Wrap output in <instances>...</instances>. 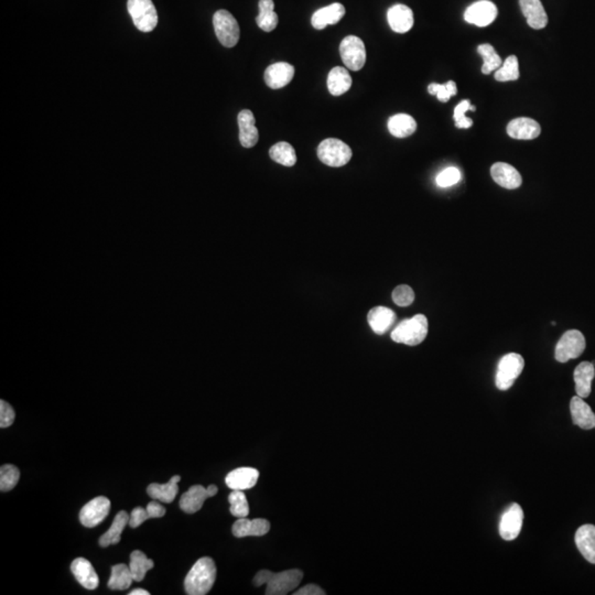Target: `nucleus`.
<instances>
[{
    "mask_svg": "<svg viewBox=\"0 0 595 595\" xmlns=\"http://www.w3.org/2000/svg\"><path fill=\"white\" fill-rule=\"evenodd\" d=\"M352 86V77L348 70L336 67L331 70L327 76V88L333 96H341L346 93Z\"/></svg>",
    "mask_w": 595,
    "mask_h": 595,
    "instance_id": "30",
    "label": "nucleus"
},
{
    "mask_svg": "<svg viewBox=\"0 0 595 595\" xmlns=\"http://www.w3.org/2000/svg\"><path fill=\"white\" fill-rule=\"evenodd\" d=\"M272 576H274V572L268 571V570H261L254 578V585H255V587H261L263 585H268V582L270 581L271 578H272Z\"/></svg>",
    "mask_w": 595,
    "mask_h": 595,
    "instance_id": "47",
    "label": "nucleus"
},
{
    "mask_svg": "<svg viewBox=\"0 0 595 595\" xmlns=\"http://www.w3.org/2000/svg\"><path fill=\"white\" fill-rule=\"evenodd\" d=\"M318 157L329 167H343L352 159V149L340 139H325L318 147Z\"/></svg>",
    "mask_w": 595,
    "mask_h": 595,
    "instance_id": "3",
    "label": "nucleus"
},
{
    "mask_svg": "<svg viewBox=\"0 0 595 595\" xmlns=\"http://www.w3.org/2000/svg\"><path fill=\"white\" fill-rule=\"evenodd\" d=\"M585 350V338L578 329H569L555 346V357L559 363L581 357Z\"/></svg>",
    "mask_w": 595,
    "mask_h": 595,
    "instance_id": "7",
    "label": "nucleus"
},
{
    "mask_svg": "<svg viewBox=\"0 0 595 595\" xmlns=\"http://www.w3.org/2000/svg\"><path fill=\"white\" fill-rule=\"evenodd\" d=\"M129 523V516L125 510H120L117 515L115 516L111 528L99 538L101 547L106 548L112 545H117L120 541V537L124 529Z\"/></svg>",
    "mask_w": 595,
    "mask_h": 595,
    "instance_id": "31",
    "label": "nucleus"
},
{
    "mask_svg": "<svg viewBox=\"0 0 595 595\" xmlns=\"http://www.w3.org/2000/svg\"><path fill=\"white\" fill-rule=\"evenodd\" d=\"M428 90L431 95H436L437 99L442 103H446L451 99L452 96H455L457 94V88L453 81H449L446 84L432 83L428 86Z\"/></svg>",
    "mask_w": 595,
    "mask_h": 595,
    "instance_id": "41",
    "label": "nucleus"
},
{
    "mask_svg": "<svg viewBox=\"0 0 595 595\" xmlns=\"http://www.w3.org/2000/svg\"><path fill=\"white\" fill-rule=\"evenodd\" d=\"M519 79V60L515 56H508L502 67L495 73V80L498 82H510Z\"/></svg>",
    "mask_w": 595,
    "mask_h": 595,
    "instance_id": "38",
    "label": "nucleus"
},
{
    "mask_svg": "<svg viewBox=\"0 0 595 595\" xmlns=\"http://www.w3.org/2000/svg\"><path fill=\"white\" fill-rule=\"evenodd\" d=\"M239 127V141L245 148H253L259 139V133L256 128L255 116L250 109H244L237 117Z\"/></svg>",
    "mask_w": 595,
    "mask_h": 595,
    "instance_id": "14",
    "label": "nucleus"
},
{
    "mask_svg": "<svg viewBox=\"0 0 595 595\" xmlns=\"http://www.w3.org/2000/svg\"><path fill=\"white\" fill-rule=\"evenodd\" d=\"M213 24L218 40L226 48H233L238 43L239 31L238 22L227 10L216 11L213 17Z\"/></svg>",
    "mask_w": 595,
    "mask_h": 595,
    "instance_id": "6",
    "label": "nucleus"
},
{
    "mask_svg": "<svg viewBox=\"0 0 595 595\" xmlns=\"http://www.w3.org/2000/svg\"><path fill=\"white\" fill-rule=\"evenodd\" d=\"M388 131L393 137L406 138L417 131V122L410 115L397 114L388 120Z\"/></svg>",
    "mask_w": 595,
    "mask_h": 595,
    "instance_id": "29",
    "label": "nucleus"
},
{
    "mask_svg": "<svg viewBox=\"0 0 595 595\" xmlns=\"http://www.w3.org/2000/svg\"><path fill=\"white\" fill-rule=\"evenodd\" d=\"M165 515V508L159 503H149L147 508L136 507L129 516V526L137 528L149 519H160Z\"/></svg>",
    "mask_w": 595,
    "mask_h": 595,
    "instance_id": "32",
    "label": "nucleus"
},
{
    "mask_svg": "<svg viewBox=\"0 0 595 595\" xmlns=\"http://www.w3.org/2000/svg\"><path fill=\"white\" fill-rule=\"evenodd\" d=\"M295 595H325V591L319 585H308L306 587H301L299 590L295 591Z\"/></svg>",
    "mask_w": 595,
    "mask_h": 595,
    "instance_id": "46",
    "label": "nucleus"
},
{
    "mask_svg": "<svg viewBox=\"0 0 595 595\" xmlns=\"http://www.w3.org/2000/svg\"><path fill=\"white\" fill-rule=\"evenodd\" d=\"M127 9L137 29L150 32L157 27V9L152 0H128Z\"/></svg>",
    "mask_w": 595,
    "mask_h": 595,
    "instance_id": "4",
    "label": "nucleus"
},
{
    "mask_svg": "<svg viewBox=\"0 0 595 595\" xmlns=\"http://www.w3.org/2000/svg\"><path fill=\"white\" fill-rule=\"evenodd\" d=\"M303 578V572L297 569L274 573L266 589L267 595H286L295 590Z\"/></svg>",
    "mask_w": 595,
    "mask_h": 595,
    "instance_id": "9",
    "label": "nucleus"
},
{
    "mask_svg": "<svg viewBox=\"0 0 595 595\" xmlns=\"http://www.w3.org/2000/svg\"><path fill=\"white\" fill-rule=\"evenodd\" d=\"M209 497L212 496L208 489L202 485H193L181 496L180 508L186 514L197 513Z\"/></svg>",
    "mask_w": 595,
    "mask_h": 595,
    "instance_id": "27",
    "label": "nucleus"
},
{
    "mask_svg": "<svg viewBox=\"0 0 595 595\" xmlns=\"http://www.w3.org/2000/svg\"><path fill=\"white\" fill-rule=\"evenodd\" d=\"M393 301L399 307L410 306L415 301V293L409 286L402 284L393 289Z\"/></svg>",
    "mask_w": 595,
    "mask_h": 595,
    "instance_id": "42",
    "label": "nucleus"
},
{
    "mask_svg": "<svg viewBox=\"0 0 595 595\" xmlns=\"http://www.w3.org/2000/svg\"><path fill=\"white\" fill-rule=\"evenodd\" d=\"M180 481V476L174 475L170 478V481L168 482V483L150 484L148 489H147V493H148L149 496L152 497V500H160V502L170 504V503H172L173 500H174L177 494H178V483Z\"/></svg>",
    "mask_w": 595,
    "mask_h": 595,
    "instance_id": "28",
    "label": "nucleus"
},
{
    "mask_svg": "<svg viewBox=\"0 0 595 595\" xmlns=\"http://www.w3.org/2000/svg\"><path fill=\"white\" fill-rule=\"evenodd\" d=\"M595 376V366L590 361H582L574 370L573 378L576 391L581 398L590 396L592 391V380Z\"/></svg>",
    "mask_w": 595,
    "mask_h": 595,
    "instance_id": "25",
    "label": "nucleus"
},
{
    "mask_svg": "<svg viewBox=\"0 0 595 595\" xmlns=\"http://www.w3.org/2000/svg\"><path fill=\"white\" fill-rule=\"evenodd\" d=\"M519 5L529 27L536 30L547 27L548 16L540 0H519Z\"/></svg>",
    "mask_w": 595,
    "mask_h": 595,
    "instance_id": "19",
    "label": "nucleus"
},
{
    "mask_svg": "<svg viewBox=\"0 0 595 595\" xmlns=\"http://www.w3.org/2000/svg\"><path fill=\"white\" fill-rule=\"evenodd\" d=\"M497 7L489 0H481L471 5L464 13V19L478 27H487L497 17Z\"/></svg>",
    "mask_w": 595,
    "mask_h": 595,
    "instance_id": "12",
    "label": "nucleus"
},
{
    "mask_svg": "<svg viewBox=\"0 0 595 595\" xmlns=\"http://www.w3.org/2000/svg\"><path fill=\"white\" fill-rule=\"evenodd\" d=\"M71 571L79 583L88 590H95L99 587V576L90 561L85 558L75 559L71 564Z\"/></svg>",
    "mask_w": 595,
    "mask_h": 595,
    "instance_id": "20",
    "label": "nucleus"
},
{
    "mask_svg": "<svg viewBox=\"0 0 595 595\" xmlns=\"http://www.w3.org/2000/svg\"><path fill=\"white\" fill-rule=\"evenodd\" d=\"M216 580V566L213 559L203 557L195 562L184 580L186 594H208Z\"/></svg>",
    "mask_w": 595,
    "mask_h": 595,
    "instance_id": "1",
    "label": "nucleus"
},
{
    "mask_svg": "<svg viewBox=\"0 0 595 595\" xmlns=\"http://www.w3.org/2000/svg\"><path fill=\"white\" fill-rule=\"evenodd\" d=\"M269 156L275 163L284 165V167H293L297 163V154L295 149L288 142H278L271 147L269 150Z\"/></svg>",
    "mask_w": 595,
    "mask_h": 595,
    "instance_id": "35",
    "label": "nucleus"
},
{
    "mask_svg": "<svg viewBox=\"0 0 595 595\" xmlns=\"http://www.w3.org/2000/svg\"><path fill=\"white\" fill-rule=\"evenodd\" d=\"M259 14L256 17L258 27L265 32L274 31L278 26V16L275 13L274 0H259Z\"/></svg>",
    "mask_w": 595,
    "mask_h": 595,
    "instance_id": "33",
    "label": "nucleus"
},
{
    "mask_svg": "<svg viewBox=\"0 0 595 595\" xmlns=\"http://www.w3.org/2000/svg\"><path fill=\"white\" fill-rule=\"evenodd\" d=\"M345 15V8L342 3H334L319 9L312 16L311 24L314 29L323 30L329 24H336Z\"/></svg>",
    "mask_w": 595,
    "mask_h": 595,
    "instance_id": "23",
    "label": "nucleus"
},
{
    "mask_svg": "<svg viewBox=\"0 0 595 595\" xmlns=\"http://www.w3.org/2000/svg\"><path fill=\"white\" fill-rule=\"evenodd\" d=\"M491 176L498 186L508 190L517 189L523 182L521 173L508 163H497L491 165Z\"/></svg>",
    "mask_w": 595,
    "mask_h": 595,
    "instance_id": "16",
    "label": "nucleus"
},
{
    "mask_svg": "<svg viewBox=\"0 0 595 595\" xmlns=\"http://www.w3.org/2000/svg\"><path fill=\"white\" fill-rule=\"evenodd\" d=\"M111 510V500L99 496L90 500L80 512V521L86 528H94L106 519Z\"/></svg>",
    "mask_w": 595,
    "mask_h": 595,
    "instance_id": "10",
    "label": "nucleus"
},
{
    "mask_svg": "<svg viewBox=\"0 0 595 595\" xmlns=\"http://www.w3.org/2000/svg\"><path fill=\"white\" fill-rule=\"evenodd\" d=\"M269 530H270V523L267 519H247L246 517L238 519V521H235L233 528H231L233 535L237 538H244V537L248 536H265Z\"/></svg>",
    "mask_w": 595,
    "mask_h": 595,
    "instance_id": "21",
    "label": "nucleus"
},
{
    "mask_svg": "<svg viewBox=\"0 0 595 595\" xmlns=\"http://www.w3.org/2000/svg\"><path fill=\"white\" fill-rule=\"evenodd\" d=\"M525 361L517 353L506 354L503 357L497 367L495 384L500 391H507L515 383L519 375L523 372Z\"/></svg>",
    "mask_w": 595,
    "mask_h": 595,
    "instance_id": "5",
    "label": "nucleus"
},
{
    "mask_svg": "<svg viewBox=\"0 0 595 595\" xmlns=\"http://www.w3.org/2000/svg\"><path fill=\"white\" fill-rule=\"evenodd\" d=\"M259 472L253 468H238L229 472L225 483L231 491H245L253 489L257 483Z\"/></svg>",
    "mask_w": 595,
    "mask_h": 595,
    "instance_id": "17",
    "label": "nucleus"
},
{
    "mask_svg": "<svg viewBox=\"0 0 595 595\" xmlns=\"http://www.w3.org/2000/svg\"><path fill=\"white\" fill-rule=\"evenodd\" d=\"M368 325L376 334H384L396 321V313L386 307H375L367 316Z\"/></svg>",
    "mask_w": 595,
    "mask_h": 595,
    "instance_id": "26",
    "label": "nucleus"
},
{
    "mask_svg": "<svg viewBox=\"0 0 595 595\" xmlns=\"http://www.w3.org/2000/svg\"><path fill=\"white\" fill-rule=\"evenodd\" d=\"M461 179V173L459 169L455 167L446 168L439 173L437 177V184L440 188H449V186H455Z\"/></svg>",
    "mask_w": 595,
    "mask_h": 595,
    "instance_id": "44",
    "label": "nucleus"
},
{
    "mask_svg": "<svg viewBox=\"0 0 595 595\" xmlns=\"http://www.w3.org/2000/svg\"><path fill=\"white\" fill-rule=\"evenodd\" d=\"M470 107L471 103L468 99H466V101H461L460 104L455 107L453 117H455V126H457V128L468 129V128H470L471 126L473 125V120L465 116L466 112L470 111Z\"/></svg>",
    "mask_w": 595,
    "mask_h": 595,
    "instance_id": "43",
    "label": "nucleus"
},
{
    "mask_svg": "<svg viewBox=\"0 0 595 595\" xmlns=\"http://www.w3.org/2000/svg\"><path fill=\"white\" fill-rule=\"evenodd\" d=\"M133 582L131 568L125 564H116L112 568V576L108 581L111 590H127Z\"/></svg>",
    "mask_w": 595,
    "mask_h": 595,
    "instance_id": "34",
    "label": "nucleus"
},
{
    "mask_svg": "<svg viewBox=\"0 0 595 595\" xmlns=\"http://www.w3.org/2000/svg\"><path fill=\"white\" fill-rule=\"evenodd\" d=\"M150 593L147 590H144V589H135V590L131 591L129 593V595H149Z\"/></svg>",
    "mask_w": 595,
    "mask_h": 595,
    "instance_id": "48",
    "label": "nucleus"
},
{
    "mask_svg": "<svg viewBox=\"0 0 595 595\" xmlns=\"http://www.w3.org/2000/svg\"><path fill=\"white\" fill-rule=\"evenodd\" d=\"M478 52L483 58V67L482 72L484 74H489L493 71H497L502 67V59L496 54L494 47L491 44H481L478 48Z\"/></svg>",
    "mask_w": 595,
    "mask_h": 595,
    "instance_id": "37",
    "label": "nucleus"
},
{
    "mask_svg": "<svg viewBox=\"0 0 595 595\" xmlns=\"http://www.w3.org/2000/svg\"><path fill=\"white\" fill-rule=\"evenodd\" d=\"M20 478L18 468L13 464H5L0 468V489L9 491L14 489Z\"/></svg>",
    "mask_w": 595,
    "mask_h": 595,
    "instance_id": "40",
    "label": "nucleus"
},
{
    "mask_svg": "<svg viewBox=\"0 0 595 595\" xmlns=\"http://www.w3.org/2000/svg\"><path fill=\"white\" fill-rule=\"evenodd\" d=\"M541 133V128L532 118L521 117L512 120L507 125V133L510 138L519 140H532Z\"/></svg>",
    "mask_w": 595,
    "mask_h": 595,
    "instance_id": "15",
    "label": "nucleus"
},
{
    "mask_svg": "<svg viewBox=\"0 0 595 595\" xmlns=\"http://www.w3.org/2000/svg\"><path fill=\"white\" fill-rule=\"evenodd\" d=\"M428 334V320L423 314L404 320L393 329L391 340L406 345L416 346L423 343Z\"/></svg>",
    "mask_w": 595,
    "mask_h": 595,
    "instance_id": "2",
    "label": "nucleus"
},
{
    "mask_svg": "<svg viewBox=\"0 0 595 595\" xmlns=\"http://www.w3.org/2000/svg\"><path fill=\"white\" fill-rule=\"evenodd\" d=\"M570 411L574 425L585 430L595 428V414L583 398L573 397L570 402Z\"/></svg>",
    "mask_w": 595,
    "mask_h": 595,
    "instance_id": "22",
    "label": "nucleus"
},
{
    "mask_svg": "<svg viewBox=\"0 0 595 595\" xmlns=\"http://www.w3.org/2000/svg\"><path fill=\"white\" fill-rule=\"evenodd\" d=\"M15 418L14 408L5 400H0V427L8 428L14 423Z\"/></svg>",
    "mask_w": 595,
    "mask_h": 595,
    "instance_id": "45",
    "label": "nucleus"
},
{
    "mask_svg": "<svg viewBox=\"0 0 595 595\" xmlns=\"http://www.w3.org/2000/svg\"><path fill=\"white\" fill-rule=\"evenodd\" d=\"M229 502L231 504V515L237 519H245L250 514V506H248L247 498L244 494V491H233L229 496Z\"/></svg>",
    "mask_w": 595,
    "mask_h": 595,
    "instance_id": "39",
    "label": "nucleus"
},
{
    "mask_svg": "<svg viewBox=\"0 0 595 595\" xmlns=\"http://www.w3.org/2000/svg\"><path fill=\"white\" fill-rule=\"evenodd\" d=\"M340 54L343 63L352 71L363 69L366 62V49L361 39L355 35L344 38L340 44Z\"/></svg>",
    "mask_w": 595,
    "mask_h": 595,
    "instance_id": "8",
    "label": "nucleus"
},
{
    "mask_svg": "<svg viewBox=\"0 0 595 595\" xmlns=\"http://www.w3.org/2000/svg\"><path fill=\"white\" fill-rule=\"evenodd\" d=\"M523 512L519 504L510 505L500 517V535L503 539L515 540L523 527Z\"/></svg>",
    "mask_w": 595,
    "mask_h": 595,
    "instance_id": "11",
    "label": "nucleus"
},
{
    "mask_svg": "<svg viewBox=\"0 0 595 595\" xmlns=\"http://www.w3.org/2000/svg\"><path fill=\"white\" fill-rule=\"evenodd\" d=\"M154 562L152 559H149L144 553L139 551H135L131 555V574H133V581L140 582L146 577L147 572L150 569L154 568Z\"/></svg>",
    "mask_w": 595,
    "mask_h": 595,
    "instance_id": "36",
    "label": "nucleus"
},
{
    "mask_svg": "<svg viewBox=\"0 0 595 595\" xmlns=\"http://www.w3.org/2000/svg\"><path fill=\"white\" fill-rule=\"evenodd\" d=\"M388 24L397 33H406L414 27V13L406 5H395L388 9Z\"/></svg>",
    "mask_w": 595,
    "mask_h": 595,
    "instance_id": "18",
    "label": "nucleus"
},
{
    "mask_svg": "<svg viewBox=\"0 0 595 595\" xmlns=\"http://www.w3.org/2000/svg\"><path fill=\"white\" fill-rule=\"evenodd\" d=\"M576 545L585 560L595 564V526L583 525L576 532Z\"/></svg>",
    "mask_w": 595,
    "mask_h": 595,
    "instance_id": "24",
    "label": "nucleus"
},
{
    "mask_svg": "<svg viewBox=\"0 0 595 595\" xmlns=\"http://www.w3.org/2000/svg\"><path fill=\"white\" fill-rule=\"evenodd\" d=\"M293 76H295V67L291 64L278 62L267 67L263 79L269 88L272 90H279L287 86L293 81Z\"/></svg>",
    "mask_w": 595,
    "mask_h": 595,
    "instance_id": "13",
    "label": "nucleus"
}]
</instances>
